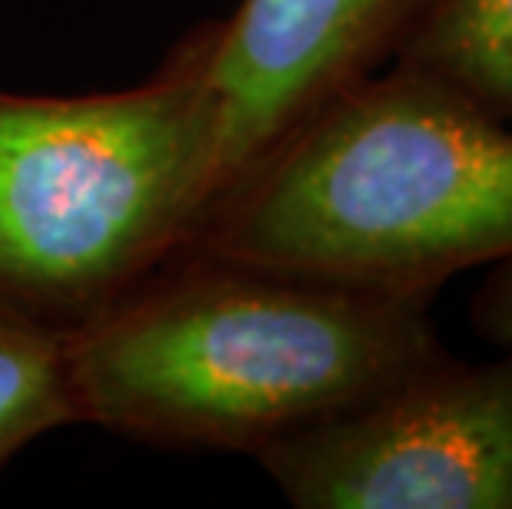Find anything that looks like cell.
<instances>
[{
	"label": "cell",
	"mask_w": 512,
	"mask_h": 509,
	"mask_svg": "<svg viewBox=\"0 0 512 509\" xmlns=\"http://www.w3.org/2000/svg\"><path fill=\"white\" fill-rule=\"evenodd\" d=\"M182 255L437 295L512 262V126L437 73L390 63L285 139Z\"/></svg>",
	"instance_id": "cell-2"
},
{
	"label": "cell",
	"mask_w": 512,
	"mask_h": 509,
	"mask_svg": "<svg viewBox=\"0 0 512 509\" xmlns=\"http://www.w3.org/2000/svg\"><path fill=\"white\" fill-rule=\"evenodd\" d=\"M470 324L483 341L512 348V262L493 265L470 298Z\"/></svg>",
	"instance_id": "cell-8"
},
{
	"label": "cell",
	"mask_w": 512,
	"mask_h": 509,
	"mask_svg": "<svg viewBox=\"0 0 512 509\" xmlns=\"http://www.w3.org/2000/svg\"><path fill=\"white\" fill-rule=\"evenodd\" d=\"M433 295L179 255L67 331L80 424L255 453L440 361Z\"/></svg>",
	"instance_id": "cell-1"
},
{
	"label": "cell",
	"mask_w": 512,
	"mask_h": 509,
	"mask_svg": "<svg viewBox=\"0 0 512 509\" xmlns=\"http://www.w3.org/2000/svg\"><path fill=\"white\" fill-rule=\"evenodd\" d=\"M433 7L437 0H242L222 24H205L215 103L209 212L324 106L390 67Z\"/></svg>",
	"instance_id": "cell-5"
},
{
	"label": "cell",
	"mask_w": 512,
	"mask_h": 509,
	"mask_svg": "<svg viewBox=\"0 0 512 509\" xmlns=\"http://www.w3.org/2000/svg\"><path fill=\"white\" fill-rule=\"evenodd\" d=\"M255 460L298 509H512V348L446 354Z\"/></svg>",
	"instance_id": "cell-4"
},
{
	"label": "cell",
	"mask_w": 512,
	"mask_h": 509,
	"mask_svg": "<svg viewBox=\"0 0 512 509\" xmlns=\"http://www.w3.org/2000/svg\"><path fill=\"white\" fill-rule=\"evenodd\" d=\"M205 27L110 93L0 90V308L73 331L185 252L212 202Z\"/></svg>",
	"instance_id": "cell-3"
},
{
	"label": "cell",
	"mask_w": 512,
	"mask_h": 509,
	"mask_svg": "<svg viewBox=\"0 0 512 509\" xmlns=\"http://www.w3.org/2000/svg\"><path fill=\"white\" fill-rule=\"evenodd\" d=\"M394 63L456 83L512 126V0H437Z\"/></svg>",
	"instance_id": "cell-6"
},
{
	"label": "cell",
	"mask_w": 512,
	"mask_h": 509,
	"mask_svg": "<svg viewBox=\"0 0 512 509\" xmlns=\"http://www.w3.org/2000/svg\"><path fill=\"white\" fill-rule=\"evenodd\" d=\"M80 424L67 331L0 308V473L43 433Z\"/></svg>",
	"instance_id": "cell-7"
}]
</instances>
